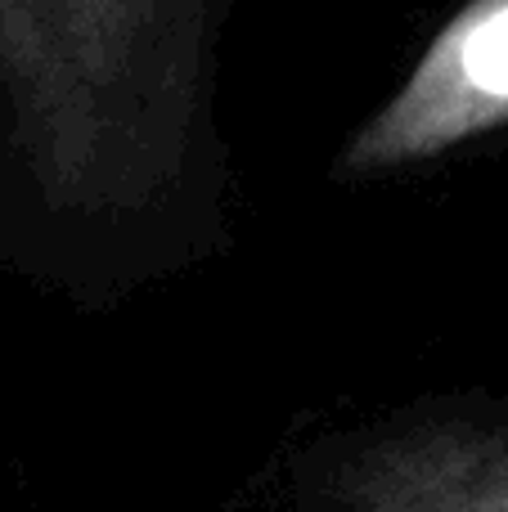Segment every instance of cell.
Instances as JSON below:
<instances>
[{
    "instance_id": "6da1fadb",
    "label": "cell",
    "mask_w": 508,
    "mask_h": 512,
    "mask_svg": "<svg viewBox=\"0 0 508 512\" xmlns=\"http://www.w3.org/2000/svg\"><path fill=\"white\" fill-rule=\"evenodd\" d=\"M212 0H0L9 135L41 198L144 216L185 180Z\"/></svg>"
},
{
    "instance_id": "3957f363",
    "label": "cell",
    "mask_w": 508,
    "mask_h": 512,
    "mask_svg": "<svg viewBox=\"0 0 508 512\" xmlns=\"http://www.w3.org/2000/svg\"><path fill=\"white\" fill-rule=\"evenodd\" d=\"M329 512H508V432L437 427L383 445Z\"/></svg>"
},
{
    "instance_id": "7a4b0ae2",
    "label": "cell",
    "mask_w": 508,
    "mask_h": 512,
    "mask_svg": "<svg viewBox=\"0 0 508 512\" xmlns=\"http://www.w3.org/2000/svg\"><path fill=\"white\" fill-rule=\"evenodd\" d=\"M508 126V0H468L342 149L347 176L432 162Z\"/></svg>"
}]
</instances>
